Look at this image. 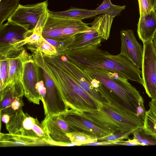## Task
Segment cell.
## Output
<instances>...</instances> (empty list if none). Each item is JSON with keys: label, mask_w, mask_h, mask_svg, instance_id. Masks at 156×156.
Wrapping results in <instances>:
<instances>
[{"label": "cell", "mask_w": 156, "mask_h": 156, "mask_svg": "<svg viewBox=\"0 0 156 156\" xmlns=\"http://www.w3.org/2000/svg\"><path fill=\"white\" fill-rule=\"evenodd\" d=\"M98 47L67 50L64 54L81 70L88 67L102 68L143 85L140 68L125 56L120 54L112 55Z\"/></svg>", "instance_id": "cell-1"}, {"label": "cell", "mask_w": 156, "mask_h": 156, "mask_svg": "<svg viewBox=\"0 0 156 156\" xmlns=\"http://www.w3.org/2000/svg\"><path fill=\"white\" fill-rule=\"evenodd\" d=\"M82 70L106 87L101 95L107 103L136 114L138 108L144 103V99L140 92L128 82V79L100 68L88 67Z\"/></svg>", "instance_id": "cell-2"}, {"label": "cell", "mask_w": 156, "mask_h": 156, "mask_svg": "<svg viewBox=\"0 0 156 156\" xmlns=\"http://www.w3.org/2000/svg\"><path fill=\"white\" fill-rule=\"evenodd\" d=\"M80 113L96 125L113 133H133L143 127L144 123L136 114L110 104H102L94 111Z\"/></svg>", "instance_id": "cell-3"}, {"label": "cell", "mask_w": 156, "mask_h": 156, "mask_svg": "<svg viewBox=\"0 0 156 156\" xmlns=\"http://www.w3.org/2000/svg\"><path fill=\"white\" fill-rule=\"evenodd\" d=\"M57 67V80H54L69 109L82 113L93 112L101 105L59 65Z\"/></svg>", "instance_id": "cell-4"}, {"label": "cell", "mask_w": 156, "mask_h": 156, "mask_svg": "<svg viewBox=\"0 0 156 156\" xmlns=\"http://www.w3.org/2000/svg\"><path fill=\"white\" fill-rule=\"evenodd\" d=\"M48 5V0L35 4H20L7 20L28 30L42 33V27L50 11Z\"/></svg>", "instance_id": "cell-5"}, {"label": "cell", "mask_w": 156, "mask_h": 156, "mask_svg": "<svg viewBox=\"0 0 156 156\" xmlns=\"http://www.w3.org/2000/svg\"><path fill=\"white\" fill-rule=\"evenodd\" d=\"M5 126L9 133L13 134L34 138H48L41 122L37 118L25 113L22 108L10 116Z\"/></svg>", "instance_id": "cell-6"}, {"label": "cell", "mask_w": 156, "mask_h": 156, "mask_svg": "<svg viewBox=\"0 0 156 156\" xmlns=\"http://www.w3.org/2000/svg\"><path fill=\"white\" fill-rule=\"evenodd\" d=\"M143 86L151 99H156V53L152 41L143 43Z\"/></svg>", "instance_id": "cell-7"}, {"label": "cell", "mask_w": 156, "mask_h": 156, "mask_svg": "<svg viewBox=\"0 0 156 156\" xmlns=\"http://www.w3.org/2000/svg\"><path fill=\"white\" fill-rule=\"evenodd\" d=\"M89 24L91 25L89 28L74 34L73 41L67 50H77L101 45L102 39L101 36L103 32L102 16L99 15L96 17L93 21Z\"/></svg>", "instance_id": "cell-8"}, {"label": "cell", "mask_w": 156, "mask_h": 156, "mask_svg": "<svg viewBox=\"0 0 156 156\" xmlns=\"http://www.w3.org/2000/svg\"><path fill=\"white\" fill-rule=\"evenodd\" d=\"M72 132L84 131L96 136L98 140L113 133L95 125L78 112L69 109L60 114Z\"/></svg>", "instance_id": "cell-9"}, {"label": "cell", "mask_w": 156, "mask_h": 156, "mask_svg": "<svg viewBox=\"0 0 156 156\" xmlns=\"http://www.w3.org/2000/svg\"><path fill=\"white\" fill-rule=\"evenodd\" d=\"M89 24L82 20L55 16L51 15L49 12L42 28L55 30L60 37L63 38L85 31L90 27Z\"/></svg>", "instance_id": "cell-10"}, {"label": "cell", "mask_w": 156, "mask_h": 156, "mask_svg": "<svg viewBox=\"0 0 156 156\" xmlns=\"http://www.w3.org/2000/svg\"><path fill=\"white\" fill-rule=\"evenodd\" d=\"M120 54L131 61L137 67L142 68L144 48L137 41L133 30L130 29L121 31Z\"/></svg>", "instance_id": "cell-11"}, {"label": "cell", "mask_w": 156, "mask_h": 156, "mask_svg": "<svg viewBox=\"0 0 156 156\" xmlns=\"http://www.w3.org/2000/svg\"><path fill=\"white\" fill-rule=\"evenodd\" d=\"M59 65L69 74L80 86L92 97L101 104L107 103L97 90L92 85V78L68 58L57 60Z\"/></svg>", "instance_id": "cell-12"}, {"label": "cell", "mask_w": 156, "mask_h": 156, "mask_svg": "<svg viewBox=\"0 0 156 156\" xmlns=\"http://www.w3.org/2000/svg\"><path fill=\"white\" fill-rule=\"evenodd\" d=\"M41 122L50 140L58 143L71 142L67 134L72 131L60 114L45 116Z\"/></svg>", "instance_id": "cell-13"}, {"label": "cell", "mask_w": 156, "mask_h": 156, "mask_svg": "<svg viewBox=\"0 0 156 156\" xmlns=\"http://www.w3.org/2000/svg\"><path fill=\"white\" fill-rule=\"evenodd\" d=\"M34 65L32 61L23 63V85L25 97L30 102L39 105L41 97L36 88L38 80Z\"/></svg>", "instance_id": "cell-14"}, {"label": "cell", "mask_w": 156, "mask_h": 156, "mask_svg": "<svg viewBox=\"0 0 156 156\" xmlns=\"http://www.w3.org/2000/svg\"><path fill=\"white\" fill-rule=\"evenodd\" d=\"M45 139L0 133V147L48 145Z\"/></svg>", "instance_id": "cell-15"}, {"label": "cell", "mask_w": 156, "mask_h": 156, "mask_svg": "<svg viewBox=\"0 0 156 156\" xmlns=\"http://www.w3.org/2000/svg\"><path fill=\"white\" fill-rule=\"evenodd\" d=\"M137 32L143 43L152 41L156 32V11L153 9L147 14L140 17Z\"/></svg>", "instance_id": "cell-16"}, {"label": "cell", "mask_w": 156, "mask_h": 156, "mask_svg": "<svg viewBox=\"0 0 156 156\" xmlns=\"http://www.w3.org/2000/svg\"><path fill=\"white\" fill-rule=\"evenodd\" d=\"M24 95L23 87L7 86L0 90V115L4 114L17 98Z\"/></svg>", "instance_id": "cell-17"}, {"label": "cell", "mask_w": 156, "mask_h": 156, "mask_svg": "<svg viewBox=\"0 0 156 156\" xmlns=\"http://www.w3.org/2000/svg\"><path fill=\"white\" fill-rule=\"evenodd\" d=\"M51 15L58 17H62L82 20H83L93 17L97 15L95 10L72 7L66 10L53 12L49 11Z\"/></svg>", "instance_id": "cell-18"}, {"label": "cell", "mask_w": 156, "mask_h": 156, "mask_svg": "<svg viewBox=\"0 0 156 156\" xmlns=\"http://www.w3.org/2000/svg\"><path fill=\"white\" fill-rule=\"evenodd\" d=\"M126 7L125 5H114L112 3L111 0H103L102 3L94 10L98 15L105 14L115 17L120 15Z\"/></svg>", "instance_id": "cell-19"}, {"label": "cell", "mask_w": 156, "mask_h": 156, "mask_svg": "<svg viewBox=\"0 0 156 156\" xmlns=\"http://www.w3.org/2000/svg\"><path fill=\"white\" fill-rule=\"evenodd\" d=\"M20 4L19 0H0V26L8 20Z\"/></svg>", "instance_id": "cell-20"}, {"label": "cell", "mask_w": 156, "mask_h": 156, "mask_svg": "<svg viewBox=\"0 0 156 156\" xmlns=\"http://www.w3.org/2000/svg\"><path fill=\"white\" fill-rule=\"evenodd\" d=\"M67 135L71 142L78 144L79 146H83L98 140L95 135L84 131H72L68 133Z\"/></svg>", "instance_id": "cell-21"}, {"label": "cell", "mask_w": 156, "mask_h": 156, "mask_svg": "<svg viewBox=\"0 0 156 156\" xmlns=\"http://www.w3.org/2000/svg\"><path fill=\"white\" fill-rule=\"evenodd\" d=\"M142 129L146 135L156 140V116L149 109L146 111Z\"/></svg>", "instance_id": "cell-22"}, {"label": "cell", "mask_w": 156, "mask_h": 156, "mask_svg": "<svg viewBox=\"0 0 156 156\" xmlns=\"http://www.w3.org/2000/svg\"><path fill=\"white\" fill-rule=\"evenodd\" d=\"M133 138L140 145L145 146L156 145V140L146 135L143 129L135 131L133 133Z\"/></svg>", "instance_id": "cell-23"}, {"label": "cell", "mask_w": 156, "mask_h": 156, "mask_svg": "<svg viewBox=\"0 0 156 156\" xmlns=\"http://www.w3.org/2000/svg\"><path fill=\"white\" fill-rule=\"evenodd\" d=\"M37 42L39 45V50L44 54L53 55L56 54V49L54 46L48 43L43 37Z\"/></svg>", "instance_id": "cell-24"}, {"label": "cell", "mask_w": 156, "mask_h": 156, "mask_svg": "<svg viewBox=\"0 0 156 156\" xmlns=\"http://www.w3.org/2000/svg\"><path fill=\"white\" fill-rule=\"evenodd\" d=\"M132 133L131 132L121 133L118 132L117 133H112L107 136L100 139V141H113L119 140H122L124 139H127L129 136Z\"/></svg>", "instance_id": "cell-25"}, {"label": "cell", "mask_w": 156, "mask_h": 156, "mask_svg": "<svg viewBox=\"0 0 156 156\" xmlns=\"http://www.w3.org/2000/svg\"><path fill=\"white\" fill-rule=\"evenodd\" d=\"M140 16L146 15L154 9L148 0H138Z\"/></svg>", "instance_id": "cell-26"}, {"label": "cell", "mask_w": 156, "mask_h": 156, "mask_svg": "<svg viewBox=\"0 0 156 156\" xmlns=\"http://www.w3.org/2000/svg\"><path fill=\"white\" fill-rule=\"evenodd\" d=\"M0 69V90L5 85L7 78V70L6 62L5 60H2L1 62Z\"/></svg>", "instance_id": "cell-27"}, {"label": "cell", "mask_w": 156, "mask_h": 156, "mask_svg": "<svg viewBox=\"0 0 156 156\" xmlns=\"http://www.w3.org/2000/svg\"><path fill=\"white\" fill-rule=\"evenodd\" d=\"M43 38L41 33L34 31L31 35L25 39V41L27 42L36 43L40 41Z\"/></svg>", "instance_id": "cell-28"}, {"label": "cell", "mask_w": 156, "mask_h": 156, "mask_svg": "<svg viewBox=\"0 0 156 156\" xmlns=\"http://www.w3.org/2000/svg\"><path fill=\"white\" fill-rule=\"evenodd\" d=\"M36 88L41 97V100L42 101L44 99L46 92V88L42 81L38 82L36 85Z\"/></svg>", "instance_id": "cell-29"}, {"label": "cell", "mask_w": 156, "mask_h": 156, "mask_svg": "<svg viewBox=\"0 0 156 156\" xmlns=\"http://www.w3.org/2000/svg\"><path fill=\"white\" fill-rule=\"evenodd\" d=\"M114 145L112 142L102 141L88 143L84 144V146H101V145Z\"/></svg>", "instance_id": "cell-30"}, {"label": "cell", "mask_w": 156, "mask_h": 156, "mask_svg": "<svg viewBox=\"0 0 156 156\" xmlns=\"http://www.w3.org/2000/svg\"><path fill=\"white\" fill-rule=\"evenodd\" d=\"M149 105V109L156 116V99H151Z\"/></svg>", "instance_id": "cell-31"}, {"label": "cell", "mask_w": 156, "mask_h": 156, "mask_svg": "<svg viewBox=\"0 0 156 156\" xmlns=\"http://www.w3.org/2000/svg\"><path fill=\"white\" fill-rule=\"evenodd\" d=\"M122 145H125L128 146H137L140 145L134 139L133 140H130L127 141H123Z\"/></svg>", "instance_id": "cell-32"}, {"label": "cell", "mask_w": 156, "mask_h": 156, "mask_svg": "<svg viewBox=\"0 0 156 156\" xmlns=\"http://www.w3.org/2000/svg\"><path fill=\"white\" fill-rule=\"evenodd\" d=\"M1 119L2 122L6 124L9 121L10 116L7 114H4L0 115Z\"/></svg>", "instance_id": "cell-33"}, {"label": "cell", "mask_w": 156, "mask_h": 156, "mask_svg": "<svg viewBox=\"0 0 156 156\" xmlns=\"http://www.w3.org/2000/svg\"><path fill=\"white\" fill-rule=\"evenodd\" d=\"M152 41L156 53V32L154 34L153 37Z\"/></svg>", "instance_id": "cell-34"}, {"label": "cell", "mask_w": 156, "mask_h": 156, "mask_svg": "<svg viewBox=\"0 0 156 156\" xmlns=\"http://www.w3.org/2000/svg\"><path fill=\"white\" fill-rule=\"evenodd\" d=\"M151 5L154 9L156 4V0H148Z\"/></svg>", "instance_id": "cell-35"}, {"label": "cell", "mask_w": 156, "mask_h": 156, "mask_svg": "<svg viewBox=\"0 0 156 156\" xmlns=\"http://www.w3.org/2000/svg\"><path fill=\"white\" fill-rule=\"evenodd\" d=\"M154 9V10H155L156 11V4L155 5V6Z\"/></svg>", "instance_id": "cell-36"}]
</instances>
